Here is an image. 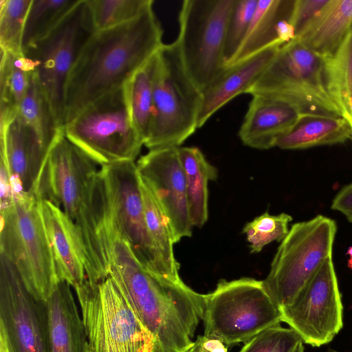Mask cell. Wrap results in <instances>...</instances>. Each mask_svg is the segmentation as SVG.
<instances>
[{"label":"cell","instance_id":"1","mask_svg":"<svg viewBox=\"0 0 352 352\" xmlns=\"http://www.w3.org/2000/svg\"><path fill=\"white\" fill-rule=\"evenodd\" d=\"M97 163L65 135L55 139L36 194L58 207L78 230L85 249L87 275H108L112 244L109 196Z\"/></svg>","mask_w":352,"mask_h":352},{"label":"cell","instance_id":"2","mask_svg":"<svg viewBox=\"0 0 352 352\" xmlns=\"http://www.w3.org/2000/svg\"><path fill=\"white\" fill-rule=\"evenodd\" d=\"M109 275L128 299L153 340V352H185L204 318L206 294L182 280L157 278L139 263L129 244L115 233Z\"/></svg>","mask_w":352,"mask_h":352},{"label":"cell","instance_id":"3","mask_svg":"<svg viewBox=\"0 0 352 352\" xmlns=\"http://www.w3.org/2000/svg\"><path fill=\"white\" fill-rule=\"evenodd\" d=\"M162 36L153 7L131 21L95 32L67 80L65 124L90 103L122 88L162 46Z\"/></svg>","mask_w":352,"mask_h":352},{"label":"cell","instance_id":"4","mask_svg":"<svg viewBox=\"0 0 352 352\" xmlns=\"http://www.w3.org/2000/svg\"><path fill=\"white\" fill-rule=\"evenodd\" d=\"M1 254L13 265L32 296L46 301L58 278L36 194L14 200L1 211Z\"/></svg>","mask_w":352,"mask_h":352},{"label":"cell","instance_id":"5","mask_svg":"<svg viewBox=\"0 0 352 352\" xmlns=\"http://www.w3.org/2000/svg\"><path fill=\"white\" fill-rule=\"evenodd\" d=\"M202 94L188 76L175 41L157 52L149 150L178 148L198 129Z\"/></svg>","mask_w":352,"mask_h":352},{"label":"cell","instance_id":"6","mask_svg":"<svg viewBox=\"0 0 352 352\" xmlns=\"http://www.w3.org/2000/svg\"><path fill=\"white\" fill-rule=\"evenodd\" d=\"M282 312L264 280L221 279L206 294L204 335L226 346L246 342L282 322Z\"/></svg>","mask_w":352,"mask_h":352},{"label":"cell","instance_id":"7","mask_svg":"<svg viewBox=\"0 0 352 352\" xmlns=\"http://www.w3.org/2000/svg\"><path fill=\"white\" fill-rule=\"evenodd\" d=\"M91 352H153V340L109 275L74 288Z\"/></svg>","mask_w":352,"mask_h":352},{"label":"cell","instance_id":"8","mask_svg":"<svg viewBox=\"0 0 352 352\" xmlns=\"http://www.w3.org/2000/svg\"><path fill=\"white\" fill-rule=\"evenodd\" d=\"M336 230L335 221L320 214L292 226L263 280L267 292L280 309L294 302L324 261L332 256Z\"/></svg>","mask_w":352,"mask_h":352},{"label":"cell","instance_id":"9","mask_svg":"<svg viewBox=\"0 0 352 352\" xmlns=\"http://www.w3.org/2000/svg\"><path fill=\"white\" fill-rule=\"evenodd\" d=\"M63 130L72 143L101 166L134 161L144 145L122 87L90 103Z\"/></svg>","mask_w":352,"mask_h":352},{"label":"cell","instance_id":"10","mask_svg":"<svg viewBox=\"0 0 352 352\" xmlns=\"http://www.w3.org/2000/svg\"><path fill=\"white\" fill-rule=\"evenodd\" d=\"M234 0H184L175 41L188 76L202 93L226 67V30Z\"/></svg>","mask_w":352,"mask_h":352},{"label":"cell","instance_id":"11","mask_svg":"<svg viewBox=\"0 0 352 352\" xmlns=\"http://www.w3.org/2000/svg\"><path fill=\"white\" fill-rule=\"evenodd\" d=\"M248 94L279 98L304 113L341 116L326 87L322 58L296 39L279 47Z\"/></svg>","mask_w":352,"mask_h":352},{"label":"cell","instance_id":"12","mask_svg":"<svg viewBox=\"0 0 352 352\" xmlns=\"http://www.w3.org/2000/svg\"><path fill=\"white\" fill-rule=\"evenodd\" d=\"M94 32L87 0H79L52 31L23 51L35 63L38 82L59 129L65 123V91L68 76L82 48Z\"/></svg>","mask_w":352,"mask_h":352},{"label":"cell","instance_id":"13","mask_svg":"<svg viewBox=\"0 0 352 352\" xmlns=\"http://www.w3.org/2000/svg\"><path fill=\"white\" fill-rule=\"evenodd\" d=\"M100 169L107 188L111 231L129 244L148 272L157 278L174 281L148 230L136 163L120 162L101 166Z\"/></svg>","mask_w":352,"mask_h":352},{"label":"cell","instance_id":"14","mask_svg":"<svg viewBox=\"0 0 352 352\" xmlns=\"http://www.w3.org/2000/svg\"><path fill=\"white\" fill-rule=\"evenodd\" d=\"M287 323L314 347L330 342L343 326V306L329 256L294 302L280 309Z\"/></svg>","mask_w":352,"mask_h":352},{"label":"cell","instance_id":"15","mask_svg":"<svg viewBox=\"0 0 352 352\" xmlns=\"http://www.w3.org/2000/svg\"><path fill=\"white\" fill-rule=\"evenodd\" d=\"M0 329L13 352H48L44 301L32 296L13 265L1 254Z\"/></svg>","mask_w":352,"mask_h":352},{"label":"cell","instance_id":"16","mask_svg":"<svg viewBox=\"0 0 352 352\" xmlns=\"http://www.w3.org/2000/svg\"><path fill=\"white\" fill-rule=\"evenodd\" d=\"M136 165L169 221L175 243L191 236L193 226L178 148L149 150Z\"/></svg>","mask_w":352,"mask_h":352},{"label":"cell","instance_id":"17","mask_svg":"<svg viewBox=\"0 0 352 352\" xmlns=\"http://www.w3.org/2000/svg\"><path fill=\"white\" fill-rule=\"evenodd\" d=\"M1 159L9 173L14 200L36 194L51 148L18 114L0 130Z\"/></svg>","mask_w":352,"mask_h":352},{"label":"cell","instance_id":"18","mask_svg":"<svg viewBox=\"0 0 352 352\" xmlns=\"http://www.w3.org/2000/svg\"><path fill=\"white\" fill-rule=\"evenodd\" d=\"M239 136L247 146L266 150L276 147L278 140L305 114L294 104L279 98L253 94Z\"/></svg>","mask_w":352,"mask_h":352},{"label":"cell","instance_id":"19","mask_svg":"<svg viewBox=\"0 0 352 352\" xmlns=\"http://www.w3.org/2000/svg\"><path fill=\"white\" fill-rule=\"evenodd\" d=\"M41 205L58 278L74 289L87 279V254L80 234L58 207L46 200Z\"/></svg>","mask_w":352,"mask_h":352},{"label":"cell","instance_id":"20","mask_svg":"<svg viewBox=\"0 0 352 352\" xmlns=\"http://www.w3.org/2000/svg\"><path fill=\"white\" fill-rule=\"evenodd\" d=\"M280 46L270 47L244 60L226 66L201 93L198 129L236 96L248 94L270 65Z\"/></svg>","mask_w":352,"mask_h":352},{"label":"cell","instance_id":"21","mask_svg":"<svg viewBox=\"0 0 352 352\" xmlns=\"http://www.w3.org/2000/svg\"><path fill=\"white\" fill-rule=\"evenodd\" d=\"M70 287L59 281L44 301L48 352H85L87 338Z\"/></svg>","mask_w":352,"mask_h":352},{"label":"cell","instance_id":"22","mask_svg":"<svg viewBox=\"0 0 352 352\" xmlns=\"http://www.w3.org/2000/svg\"><path fill=\"white\" fill-rule=\"evenodd\" d=\"M293 1L258 0L249 29L238 50L226 66L266 48L282 45L294 38L289 23Z\"/></svg>","mask_w":352,"mask_h":352},{"label":"cell","instance_id":"23","mask_svg":"<svg viewBox=\"0 0 352 352\" xmlns=\"http://www.w3.org/2000/svg\"><path fill=\"white\" fill-rule=\"evenodd\" d=\"M352 29V0H328L295 38L320 56H330Z\"/></svg>","mask_w":352,"mask_h":352},{"label":"cell","instance_id":"24","mask_svg":"<svg viewBox=\"0 0 352 352\" xmlns=\"http://www.w3.org/2000/svg\"><path fill=\"white\" fill-rule=\"evenodd\" d=\"M351 140V129L342 116L305 113L278 140L276 147L286 150L305 149L342 144Z\"/></svg>","mask_w":352,"mask_h":352},{"label":"cell","instance_id":"25","mask_svg":"<svg viewBox=\"0 0 352 352\" xmlns=\"http://www.w3.org/2000/svg\"><path fill=\"white\" fill-rule=\"evenodd\" d=\"M184 168L188 209L193 227L201 228L208 219V183L217 177V170L195 146L178 147Z\"/></svg>","mask_w":352,"mask_h":352},{"label":"cell","instance_id":"26","mask_svg":"<svg viewBox=\"0 0 352 352\" xmlns=\"http://www.w3.org/2000/svg\"><path fill=\"white\" fill-rule=\"evenodd\" d=\"M35 70L34 62L23 53L15 54L1 50L0 130L17 115Z\"/></svg>","mask_w":352,"mask_h":352},{"label":"cell","instance_id":"27","mask_svg":"<svg viewBox=\"0 0 352 352\" xmlns=\"http://www.w3.org/2000/svg\"><path fill=\"white\" fill-rule=\"evenodd\" d=\"M322 60L327 89L349 125L352 142V29L338 50Z\"/></svg>","mask_w":352,"mask_h":352},{"label":"cell","instance_id":"28","mask_svg":"<svg viewBox=\"0 0 352 352\" xmlns=\"http://www.w3.org/2000/svg\"><path fill=\"white\" fill-rule=\"evenodd\" d=\"M157 63V52L133 73L122 87L131 120L143 140L144 145L148 136L153 118Z\"/></svg>","mask_w":352,"mask_h":352},{"label":"cell","instance_id":"29","mask_svg":"<svg viewBox=\"0 0 352 352\" xmlns=\"http://www.w3.org/2000/svg\"><path fill=\"white\" fill-rule=\"evenodd\" d=\"M140 188L150 236L173 280L180 281L179 264L174 254L175 242L169 221L150 187L141 176Z\"/></svg>","mask_w":352,"mask_h":352},{"label":"cell","instance_id":"30","mask_svg":"<svg viewBox=\"0 0 352 352\" xmlns=\"http://www.w3.org/2000/svg\"><path fill=\"white\" fill-rule=\"evenodd\" d=\"M18 116L51 148L59 132L50 104L38 82L35 72L30 77L26 93L22 99Z\"/></svg>","mask_w":352,"mask_h":352},{"label":"cell","instance_id":"31","mask_svg":"<svg viewBox=\"0 0 352 352\" xmlns=\"http://www.w3.org/2000/svg\"><path fill=\"white\" fill-rule=\"evenodd\" d=\"M78 1L32 0L24 27L23 52L52 31Z\"/></svg>","mask_w":352,"mask_h":352},{"label":"cell","instance_id":"32","mask_svg":"<svg viewBox=\"0 0 352 352\" xmlns=\"http://www.w3.org/2000/svg\"><path fill=\"white\" fill-rule=\"evenodd\" d=\"M95 32L131 21L153 7V0H87Z\"/></svg>","mask_w":352,"mask_h":352},{"label":"cell","instance_id":"33","mask_svg":"<svg viewBox=\"0 0 352 352\" xmlns=\"http://www.w3.org/2000/svg\"><path fill=\"white\" fill-rule=\"evenodd\" d=\"M32 0L0 1L1 50L23 54V36Z\"/></svg>","mask_w":352,"mask_h":352},{"label":"cell","instance_id":"34","mask_svg":"<svg viewBox=\"0 0 352 352\" xmlns=\"http://www.w3.org/2000/svg\"><path fill=\"white\" fill-rule=\"evenodd\" d=\"M292 216L286 213L271 215L267 212L247 223L243 228L251 253H258L273 241H282L289 229Z\"/></svg>","mask_w":352,"mask_h":352},{"label":"cell","instance_id":"35","mask_svg":"<svg viewBox=\"0 0 352 352\" xmlns=\"http://www.w3.org/2000/svg\"><path fill=\"white\" fill-rule=\"evenodd\" d=\"M303 343L294 329L276 324L245 342L239 352H304Z\"/></svg>","mask_w":352,"mask_h":352},{"label":"cell","instance_id":"36","mask_svg":"<svg viewBox=\"0 0 352 352\" xmlns=\"http://www.w3.org/2000/svg\"><path fill=\"white\" fill-rule=\"evenodd\" d=\"M258 0H234L229 17L224 50L226 65L238 50L249 29Z\"/></svg>","mask_w":352,"mask_h":352},{"label":"cell","instance_id":"37","mask_svg":"<svg viewBox=\"0 0 352 352\" xmlns=\"http://www.w3.org/2000/svg\"><path fill=\"white\" fill-rule=\"evenodd\" d=\"M328 0L293 1L289 23L296 38L313 20Z\"/></svg>","mask_w":352,"mask_h":352},{"label":"cell","instance_id":"38","mask_svg":"<svg viewBox=\"0 0 352 352\" xmlns=\"http://www.w3.org/2000/svg\"><path fill=\"white\" fill-rule=\"evenodd\" d=\"M331 209L342 213L352 223V183L343 187L335 196Z\"/></svg>","mask_w":352,"mask_h":352},{"label":"cell","instance_id":"39","mask_svg":"<svg viewBox=\"0 0 352 352\" xmlns=\"http://www.w3.org/2000/svg\"><path fill=\"white\" fill-rule=\"evenodd\" d=\"M0 181L1 211H3L13 204L14 196L7 166L2 159L0 165Z\"/></svg>","mask_w":352,"mask_h":352},{"label":"cell","instance_id":"40","mask_svg":"<svg viewBox=\"0 0 352 352\" xmlns=\"http://www.w3.org/2000/svg\"><path fill=\"white\" fill-rule=\"evenodd\" d=\"M185 352H228V349L219 340L203 335L199 336Z\"/></svg>","mask_w":352,"mask_h":352},{"label":"cell","instance_id":"41","mask_svg":"<svg viewBox=\"0 0 352 352\" xmlns=\"http://www.w3.org/2000/svg\"><path fill=\"white\" fill-rule=\"evenodd\" d=\"M347 254H349L350 256L348 262V266L352 269V246L348 249Z\"/></svg>","mask_w":352,"mask_h":352},{"label":"cell","instance_id":"42","mask_svg":"<svg viewBox=\"0 0 352 352\" xmlns=\"http://www.w3.org/2000/svg\"><path fill=\"white\" fill-rule=\"evenodd\" d=\"M85 352H91L90 349H89V347L88 342H87V346H86Z\"/></svg>","mask_w":352,"mask_h":352},{"label":"cell","instance_id":"43","mask_svg":"<svg viewBox=\"0 0 352 352\" xmlns=\"http://www.w3.org/2000/svg\"><path fill=\"white\" fill-rule=\"evenodd\" d=\"M329 352H338V351H335V350L330 349V350L329 351Z\"/></svg>","mask_w":352,"mask_h":352}]
</instances>
